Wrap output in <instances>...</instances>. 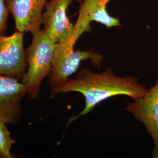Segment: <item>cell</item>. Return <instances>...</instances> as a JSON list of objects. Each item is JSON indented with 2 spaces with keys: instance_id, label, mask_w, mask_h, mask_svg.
Instances as JSON below:
<instances>
[{
  "instance_id": "cell-1",
  "label": "cell",
  "mask_w": 158,
  "mask_h": 158,
  "mask_svg": "<svg viewBox=\"0 0 158 158\" xmlns=\"http://www.w3.org/2000/svg\"><path fill=\"white\" fill-rule=\"evenodd\" d=\"M148 90L134 76H118L112 68L96 73L87 68H82L74 79L52 88V94L78 92L85 97V107L80 116L90 113L96 106L108 98L117 96H126L135 101L145 96Z\"/></svg>"
},
{
  "instance_id": "cell-2",
  "label": "cell",
  "mask_w": 158,
  "mask_h": 158,
  "mask_svg": "<svg viewBox=\"0 0 158 158\" xmlns=\"http://www.w3.org/2000/svg\"><path fill=\"white\" fill-rule=\"evenodd\" d=\"M31 44L26 49L28 68L23 76L22 82L27 89L30 98L37 97L41 83L51 72L52 63L57 44L40 29L32 34Z\"/></svg>"
},
{
  "instance_id": "cell-3",
  "label": "cell",
  "mask_w": 158,
  "mask_h": 158,
  "mask_svg": "<svg viewBox=\"0 0 158 158\" xmlns=\"http://www.w3.org/2000/svg\"><path fill=\"white\" fill-rule=\"evenodd\" d=\"M77 40L69 34L57 44L52 59L51 72L48 76V83L52 88L69 79V76L76 73L81 62L90 60L92 64L101 68L104 57L93 49L76 50L74 46Z\"/></svg>"
},
{
  "instance_id": "cell-4",
  "label": "cell",
  "mask_w": 158,
  "mask_h": 158,
  "mask_svg": "<svg viewBox=\"0 0 158 158\" xmlns=\"http://www.w3.org/2000/svg\"><path fill=\"white\" fill-rule=\"evenodd\" d=\"M23 35L18 31L10 36L0 35V75L21 78L25 73L28 63Z\"/></svg>"
},
{
  "instance_id": "cell-5",
  "label": "cell",
  "mask_w": 158,
  "mask_h": 158,
  "mask_svg": "<svg viewBox=\"0 0 158 158\" xmlns=\"http://www.w3.org/2000/svg\"><path fill=\"white\" fill-rule=\"evenodd\" d=\"M125 110L144 125L153 142V157L158 158V80L141 98L128 102Z\"/></svg>"
},
{
  "instance_id": "cell-6",
  "label": "cell",
  "mask_w": 158,
  "mask_h": 158,
  "mask_svg": "<svg viewBox=\"0 0 158 158\" xmlns=\"http://www.w3.org/2000/svg\"><path fill=\"white\" fill-rule=\"evenodd\" d=\"M27 89L17 78L0 75V121L14 124L23 113L21 102Z\"/></svg>"
},
{
  "instance_id": "cell-7",
  "label": "cell",
  "mask_w": 158,
  "mask_h": 158,
  "mask_svg": "<svg viewBox=\"0 0 158 158\" xmlns=\"http://www.w3.org/2000/svg\"><path fill=\"white\" fill-rule=\"evenodd\" d=\"M73 0H50L45 6L42 25L46 34L54 43L64 40L73 29L74 25L68 17V8Z\"/></svg>"
},
{
  "instance_id": "cell-8",
  "label": "cell",
  "mask_w": 158,
  "mask_h": 158,
  "mask_svg": "<svg viewBox=\"0 0 158 158\" xmlns=\"http://www.w3.org/2000/svg\"><path fill=\"white\" fill-rule=\"evenodd\" d=\"M47 2L48 0H6L17 31L32 34L40 30Z\"/></svg>"
},
{
  "instance_id": "cell-9",
  "label": "cell",
  "mask_w": 158,
  "mask_h": 158,
  "mask_svg": "<svg viewBox=\"0 0 158 158\" xmlns=\"http://www.w3.org/2000/svg\"><path fill=\"white\" fill-rule=\"evenodd\" d=\"M76 1L80 4L79 14L84 15L89 23L94 21L107 28L121 27L118 18L111 16L107 10V6L111 0Z\"/></svg>"
},
{
  "instance_id": "cell-10",
  "label": "cell",
  "mask_w": 158,
  "mask_h": 158,
  "mask_svg": "<svg viewBox=\"0 0 158 158\" xmlns=\"http://www.w3.org/2000/svg\"><path fill=\"white\" fill-rule=\"evenodd\" d=\"M14 143L15 140L12 138L6 123L0 121V156L2 158H13L10 151Z\"/></svg>"
},
{
  "instance_id": "cell-11",
  "label": "cell",
  "mask_w": 158,
  "mask_h": 158,
  "mask_svg": "<svg viewBox=\"0 0 158 158\" xmlns=\"http://www.w3.org/2000/svg\"><path fill=\"white\" fill-rule=\"evenodd\" d=\"M9 14L6 0H0V35H4L7 29Z\"/></svg>"
}]
</instances>
